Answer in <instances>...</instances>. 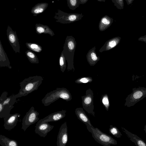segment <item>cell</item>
Wrapping results in <instances>:
<instances>
[{
    "instance_id": "1",
    "label": "cell",
    "mask_w": 146,
    "mask_h": 146,
    "mask_svg": "<svg viewBox=\"0 0 146 146\" xmlns=\"http://www.w3.org/2000/svg\"><path fill=\"white\" fill-rule=\"evenodd\" d=\"M44 78L41 76H30L24 79L19 83L21 88L19 93L15 94L17 98L25 96L37 90L42 84Z\"/></svg>"
},
{
    "instance_id": "2",
    "label": "cell",
    "mask_w": 146,
    "mask_h": 146,
    "mask_svg": "<svg viewBox=\"0 0 146 146\" xmlns=\"http://www.w3.org/2000/svg\"><path fill=\"white\" fill-rule=\"evenodd\" d=\"M59 98L67 102L72 99V96L69 91L66 88H57L56 89L48 93L42 99V104L45 106H48Z\"/></svg>"
},
{
    "instance_id": "3",
    "label": "cell",
    "mask_w": 146,
    "mask_h": 146,
    "mask_svg": "<svg viewBox=\"0 0 146 146\" xmlns=\"http://www.w3.org/2000/svg\"><path fill=\"white\" fill-rule=\"evenodd\" d=\"M90 132L92 133V137L97 142L104 146L117 145V141L115 139L98 128H92Z\"/></svg>"
},
{
    "instance_id": "4",
    "label": "cell",
    "mask_w": 146,
    "mask_h": 146,
    "mask_svg": "<svg viewBox=\"0 0 146 146\" xmlns=\"http://www.w3.org/2000/svg\"><path fill=\"white\" fill-rule=\"evenodd\" d=\"M84 16L82 13H68L58 9L55 12L54 17L56 22L66 24L79 21Z\"/></svg>"
},
{
    "instance_id": "5",
    "label": "cell",
    "mask_w": 146,
    "mask_h": 146,
    "mask_svg": "<svg viewBox=\"0 0 146 146\" xmlns=\"http://www.w3.org/2000/svg\"><path fill=\"white\" fill-rule=\"evenodd\" d=\"M146 97V88H134L132 92L125 99L124 106L130 107Z\"/></svg>"
},
{
    "instance_id": "6",
    "label": "cell",
    "mask_w": 146,
    "mask_h": 146,
    "mask_svg": "<svg viewBox=\"0 0 146 146\" xmlns=\"http://www.w3.org/2000/svg\"><path fill=\"white\" fill-rule=\"evenodd\" d=\"M81 98L83 108L89 114L95 117L94 93L90 89L87 90L86 91V95L82 96Z\"/></svg>"
},
{
    "instance_id": "7",
    "label": "cell",
    "mask_w": 146,
    "mask_h": 146,
    "mask_svg": "<svg viewBox=\"0 0 146 146\" xmlns=\"http://www.w3.org/2000/svg\"><path fill=\"white\" fill-rule=\"evenodd\" d=\"M39 114L33 106L31 107L23 118L21 129L25 131L30 126L37 122Z\"/></svg>"
},
{
    "instance_id": "8",
    "label": "cell",
    "mask_w": 146,
    "mask_h": 146,
    "mask_svg": "<svg viewBox=\"0 0 146 146\" xmlns=\"http://www.w3.org/2000/svg\"><path fill=\"white\" fill-rule=\"evenodd\" d=\"M7 35L9 42L14 51L15 53H20V46L16 32L9 25L7 28Z\"/></svg>"
},
{
    "instance_id": "9",
    "label": "cell",
    "mask_w": 146,
    "mask_h": 146,
    "mask_svg": "<svg viewBox=\"0 0 146 146\" xmlns=\"http://www.w3.org/2000/svg\"><path fill=\"white\" fill-rule=\"evenodd\" d=\"M68 140L67 122L65 121L60 126L57 137V146H65Z\"/></svg>"
},
{
    "instance_id": "10",
    "label": "cell",
    "mask_w": 146,
    "mask_h": 146,
    "mask_svg": "<svg viewBox=\"0 0 146 146\" xmlns=\"http://www.w3.org/2000/svg\"><path fill=\"white\" fill-rule=\"evenodd\" d=\"M54 127V126L50 125L48 122H42L39 120L35 126V131L40 136L45 137Z\"/></svg>"
},
{
    "instance_id": "11",
    "label": "cell",
    "mask_w": 146,
    "mask_h": 146,
    "mask_svg": "<svg viewBox=\"0 0 146 146\" xmlns=\"http://www.w3.org/2000/svg\"><path fill=\"white\" fill-rule=\"evenodd\" d=\"M21 116V115L17 113L11 114L3 118L4 126L5 129L10 131L13 129L17 125L18 121V119Z\"/></svg>"
},
{
    "instance_id": "12",
    "label": "cell",
    "mask_w": 146,
    "mask_h": 146,
    "mask_svg": "<svg viewBox=\"0 0 146 146\" xmlns=\"http://www.w3.org/2000/svg\"><path fill=\"white\" fill-rule=\"evenodd\" d=\"M75 112L78 119L86 125L87 129L90 132L91 128L94 127V126L84 110V109L81 107L77 108L75 109Z\"/></svg>"
},
{
    "instance_id": "13",
    "label": "cell",
    "mask_w": 146,
    "mask_h": 146,
    "mask_svg": "<svg viewBox=\"0 0 146 146\" xmlns=\"http://www.w3.org/2000/svg\"><path fill=\"white\" fill-rule=\"evenodd\" d=\"M66 112V110L56 111L50 114L39 120L42 122L56 121L64 117Z\"/></svg>"
},
{
    "instance_id": "14",
    "label": "cell",
    "mask_w": 146,
    "mask_h": 146,
    "mask_svg": "<svg viewBox=\"0 0 146 146\" xmlns=\"http://www.w3.org/2000/svg\"><path fill=\"white\" fill-rule=\"evenodd\" d=\"M122 131L137 146H146V143L141 139L135 134L129 131L124 127H121Z\"/></svg>"
},
{
    "instance_id": "15",
    "label": "cell",
    "mask_w": 146,
    "mask_h": 146,
    "mask_svg": "<svg viewBox=\"0 0 146 146\" xmlns=\"http://www.w3.org/2000/svg\"><path fill=\"white\" fill-rule=\"evenodd\" d=\"M6 67L11 69L10 62L7 54L3 48L1 40H0V67Z\"/></svg>"
},
{
    "instance_id": "16",
    "label": "cell",
    "mask_w": 146,
    "mask_h": 146,
    "mask_svg": "<svg viewBox=\"0 0 146 146\" xmlns=\"http://www.w3.org/2000/svg\"><path fill=\"white\" fill-rule=\"evenodd\" d=\"M35 28L36 33L38 35L42 33L48 34L52 36L55 35L52 30L47 25L36 23Z\"/></svg>"
},
{
    "instance_id": "17",
    "label": "cell",
    "mask_w": 146,
    "mask_h": 146,
    "mask_svg": "<svg viewBox=\"0 0 146 146\" xmlns=\"http://www.w3.org/2000/svg\"><path fill=\"white\" fill-rule=\"evenodd\" d=\"M48 5V3L46 2L38 3L32 8L31 12L33 14V16H36L43 12L47 8Z\"/></svg>"
},
{
    "instance_id": "18",
    "label": "cell",
    "mask_w": 146,
    "mask_h": 146,
    "mask_svg": "<svg viewBox=\"0 0 146 146\" xmlns=\"http://www.w3.org/2000/svg\"><path fill=\"white\" fill-rule=\"evenodd\" d=\"M113 19L107 15L101 18L99 23V28L100 29H106L110 26L113 21Z\"/></svg>"
},
{
    "instance_id": "19",
    "label": "cell",
    "mask_w": 146,
    "mask_h": 146,
    "mask_svg": "<svg viewBox=\"0 0 146 146\" xmlns=\"http://www.w3.org/2000/svg\"><path fill=\"white\" fill-rule=\"evenodd\" d=\"M0 145L2 146H18L17 141L11 139L2 135H0Z\"/></svg>"
},
{
    "instance_id": "20",
    "label": "cell",
    "mask_w": 146,
    "mask_h": 146,
    "mask_svg": "<svg viewBox=\"0 0 146 146\" xmlns=\"http://www.w3.org/2000/svg\"><path fill=\"white\" fill-rule=\"evenodd\" d=\"M14 107L13 106L3 105L0 103V118H4L10 114L11 110Z\"/></svg>"
},
{
    "instance_id": "21",
    "label": "cell",
    "mask_w": 146,
    "mask_h": 146,
    "mask_svg": "<svg viewBox=\"0 0 146 146\" xmlns=\"http://www.w3.org/2000/svg\"><path fill=\"white\" fill-rule=\"evenodd\" d=\"M25 54L29 61L31 63L38 64L39 62L38 58L32 51L28 50L25 52Z\"/></svg>"
},
{
    "instance_id": "22",
    "label": "cell",
    "mask_w": 146,
    "mask_h": 146,
    "mask_svg": "<svg viewBox=\"0 0 146 146\" xmlns=\"http://www.w3.org/2000/svg\"><path fill=\"white\" fill-rule=\"evenodd\" d=\"M26 45L29 50L36 52H40L42 50V48L39 44L36 43L27 42Z\"/></svg>"
},
{
    "instance_id": "23",
    "label": "cell",
    "mask_w": 146,
    "mask_h": 146,
    "mask_svg": "<svg viewBox=\"0 0 146 146\" xmlns=\"http://www.w3.org/2000/svg\"><path fill=\"white\" fill-rule=\"evenodd\" d=\"M17 97L15 95H12L9 97H7L3 102L0 101V103L3 105L13 106L16 102Z\"/></svg>"
},
{
    "instance_id": "24",
    "label": "cell",
    "mask_w": 146,
    "mask_h": 146,
    "mask_svg": "<svg viewBox=\"0 0 146 146\" xmlns=\"http://www.w3.org/2000/svg\"><path fill=\"white\" fill-rule=\"evenodd\" d=\"M109 129L110 134L117 138H120L122 135V134L118 128L115 126L111 125Z\"/></svg>"
},
{
    "instance_id": "25",
    "label": "cell",
    "mask_w": 146,
    "mask_h": 146,
    "mask_svg": "<svg viewBox=\"0 0 146 146\" xmlns=\"http://www.w3.org/2000/svg\"><path fill=\"white\" fill-rule=\"evenodd\" d=\"M101 101L106 110L108 111L110 107V102L109 98L107 94H104L102 96Z\"/></svg>"
},
{
    "instance_id": "26",
    "label": "cell",
    "mask_w": 146,
    "mask_h": 146,
    "mask_svg": "<svg viewBox=\"0 0 146 146\" xmlns=\"http://www.w3.org/2000/svg\"><path fill=\"white\" fill-rule=\"evenodd\" d=\"M67 5L69 9L74 10L78 7L80 5L78 0H66Z\"/></svg>"
},
{
    "instance_id": "27",
    "label": "cell",
    "mask_w": 146,
    "mask_h": 146,
    "mask_svg": "<svg viewBox=\"0 0 146 146\" xmlns=\"http://www.w3.org/2000/svg\"><path fill=\"white\" fill-rule=\"evenodd\" d=\"M114 3V5L119 9H123L124 3L123 0H111Z\"/></svg>"
},
{
    "instance_id": "28",
    "label": "cell",
    "mask_w": 146,
    "mask_h": 146,
    "mask_svg": "<svg viewBox=\"0 0 146 146\" xmlns=\"http://www.w3.org/2000/svg\"><path fill=\"white\" fill-rule=\"evenodd\" d=\"M59 63L60 68L63 69L64 66V59L63 55H61L60 58Z\"/></svg>"
},
{
    "instance_id": "29",
    "label": "cell",
    "mask_w": 146,
    "mask_h": 146,
    "mask_svg": "<svg viewBox=\"0 0 146 146\" xmlns=\"http://www.w3.org/2000/svg\"><path fill=\"white\" fill-rule=\"evenodd\" d=\"M68 47L70 50H73L74 46V43L71 41L68 42Z\"/></svg>"
},
{
    "instance_id": "30",
    "label": "cell",
    "mask_w": 146,
    "mask_h": 146,
    "mask_svg": "<svg viewBox=\"0 0 146 146\" xmlns=\"http://www.w3.org/2000/svg\"><path fill=\"white\" fill-rule=\"evenodd\" d=\"M91 56L92 60L94 61L96 60L97 59V57L95 54L94 52L91 53Z\"/></svg>"
},
{
    "instance_id": "31",
    "label": "cell",
    "mask_w": 146,
    "mask_h": 146,
    "mask_svg": "<svg viewBox=\"0 0 146 146\" xmlns=\"http://www.w3.org/2000/svg\"><path fill=\"white\" fill-rule=\"evenodd\" d=\"M116 45V43L114 41H111L109 43V46L111 48L114 47Z\"/></svg>"
},
{
    "instance_id": "32",
    "label": "cell",
    "mask_w": 146,
    "mask_h": 146,
    "mask_svg": "<svg viewBox=\"0 0 146 146\" xmlns=\"http://www.w3.org/2000/svg\"><path fill=\"white\" fill-rule=\"evenodd\" d=\"M79 81L80 82L82 83H87L89 81L88 79L85 78H82L80 79Z\"/></svg>"
},
{
    "instance_id": "33",
    "label": "cell",
    "mask_w": 146,
    "mask_h": 146,
    "mask_svg": "<svg viewBox=\"0 0 146 146\" xmlns=\"http://www.w3.org/2000/svg\"><path fill=\"white\" fill-rule=\"evenodd\" d=\"M80 4L83 5L86 3L88 0H78Z\"/></svg>"
},
{
    "instance_id": "34",
    "label": "cell",
    "mask_w": 146,
    "mask_h": 146,
    "mask_svg": "<svg viewBox=\"0 0 146 146\" xmlns=\"http://www.w3.org/2000/svg\"><path fill=\"white\" fill-rule=\"evenodd\" d=\"M134 0H125L127 3L128 5L132 4Z\"/></svg>"
},
{
    "instance_id": "35",
    "label": "cell",
    "mask_w": 146,
    "mask_h": 146,
    "mask_svg": "<svg viewBox=\"0 0 146 146\" xmlns=\"http://www.w3.org/2000/svg\"><path fill=\"white\" fill-rule=\"evenodd\" d=\"M97 1L99 2H105L106 0H97Z\"/></svg>"
},
{
    "instance_id": "36",
    "label": "cell",
    "mask_w": 146,
    "mask_h": 146,
    "mask_svg": "<svg viewBox=\"0 0 146 146\" xmlns=\"http://www.w3.org/2000/svg\"><path fill=\"white\" fill-rule=\"evenodd\" d=\"M144 130L145 131V133H146V124L144 126Z\"/></svg>"
},
{
    "instance_id": "37",
    "label": "cell",
    "mask_w": 146,
    "mask_h": 146,
    "mask_svg": "<svg viewBox=\"0 0 146 146\" xmlns=\"http://www.w3.org/2000/svg\"><path fill=\"white\" fill-rule=\"evenodd\" d=\"M59 0H58V1H59Z\"/></svg>"
}]
</instances>
